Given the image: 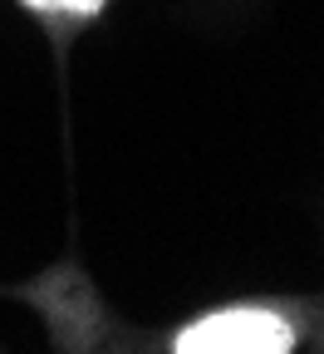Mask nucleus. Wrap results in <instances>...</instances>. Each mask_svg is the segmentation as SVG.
Returning <instances> with one entry per match:
<instances>
[{
  "instance_id": "nucleus-1",
  "label": "nucleus",
  "mask_w": 324,
  "mask_h": 354,
  "mask_svg": "<svg viewBox=\"0 0 324 354\" xmlns=\"http://www.w3.org/2000/svg\"><path fill=\"white\" fill-rule=\"evenodd\" d=\"M177 354H290L295 325L265 305H226L192 320L172 339Z\"/></svg>"
},
{
  "instance_id": "nucleus-2",
  "label": "nucleus",
  "mask_w": 324,
  "mask_h": 354,
  "mask_svg": "<svg viewBox=\"0 0 324 354\" xmlns=\"http://www.w3.org/2000/svg\"><path fill=\"white\" fill-rule=\"evenodd\" d=\"M20 6L44 20H94L108 0H20Z\"/></svg>"
}]
</instances>
